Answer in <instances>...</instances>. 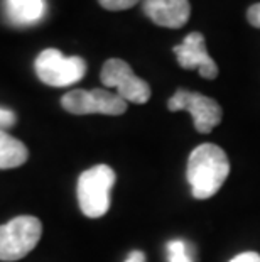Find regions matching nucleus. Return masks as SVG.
Listing matches in <instances>:
<instances>
[{
    "instance_id": "423d86ee",
    "label": "nucleus",
    "mask_w": 260,
    "mask_h": 262,
    "mask_svg": "<svg viewBox=\"0 0 260 262\" xmlns=\"http://www.w3.org/2000/svg\"><path fill=\"white\" fill-rule=\"evenodd\" d=\"M168 108L171 112H179V110L190 112L200 134H209L223 119V110L217 100L198 92L178 90L169 98Z\"/></svg>"
},
{
    "instance_id": "0eeeda50",
    "label": "nucleus",
    "mask_w": 260,
    "mask_h": 262,
    "mask_svg": "<svg viewBox=\"0 0 260 262\" xmlns=\"http://www.w3.org/2000/svg\"><path fill=\"white\" fill-rule=\"evenodd\" d=\"M100 78L105 86L115 88L117 95H120L125 102L142 105L151 98V86H149V83L137 76L132 71L130 64L125 63L124 59L112 58L105 61Z\"/></svg>"
},
{
    "instance_id": "9d476101",
    "label": "nucleus",
    "mask_w": 260,
    "mask_h": 262,
    "mask_svg": "<svg viewBox=\"0 0 260 262\" xmlns=\"http://www.w3.org/2000/svg\"><path fill=\"white\" fill-rule=\"evenodd\" d=\"M5 12L17 26H32L46 14V0H5Z\"/></svg>"
},
{
    "instance_id": "9b49d317",
    "label": "nucleus",
    "mask_w": 260,
    "mask_h": 262,
    "mask_svg": "<svg viewBox=\"0 0 260 262\" xmlns=\"http://www.w3.org/2000/svg\"><path fill=\"white\" fill-rule=\"evenodd\" d=\"M29 158L27 147L19 139L0 130V169H12L22 166Z\"/></svg>"
},
{
    "instance_id": "dca6fc26",
    "label": "nucleus",
    "mask_w": 260,
    "mask_h": 262,
    "mask_svg": "<svg viewBox=\"0 0 260 262\" xmlns=\"http://www.w3.org/2000/svg\"><path fill=\"white\" fill-rule=\"evenodd\" d=\"M230 262H260V254L257 252H242Z\"/></svg>"
},
{
    "instance_id": "7ed1b4c3",
    "label": "nucleus",
    "mask_w": 260,
    "mask_h": 262,
    "mask_svg": "<svg viewBox=\"0 0 260 262\" xmlns=\"http://www.w3.org/2000/svg\"><path fill=\"white\" fill-rule=\"evenodd\" d=\"M42 225L36 216H17L0 225V260L12 262L26 257L41 241Z\"/></svg>"
},
{
    "instance_id": "f03ea898",
    "label": "nucleus",
    "mask_w": 260,
    "mask_h": 262,
    "mask_svg": "<svg viewBox=\"0 0 260 262\" xmlns=\"http://www.w3.org/2000/svg\"><path fill=\"white\" fill-rule=\"evenodd\" d=\"M115 185V171L98 164L81 172L78 180V203L83 215L100 219L110 208V193Z\"/></svg>"
},
{
    "instance_id": "20e7f679",
    "label": "nucleus",
    "mask_w": 260,
    "mask_h": 262,
    "mask_svg": "<svg viewBox=\"0 0 260 262\" xmlns=\"http://www.w3.org/2000/svg\"><path fill=\"white\" fill-rule=\"evenodd\" d=\"M36 75L49 86H69L86 75V63L80 56H64L58 49H44L36 59Z\"/></svg>"
},
{
    "instance_id": "f8f14e48",
    "label": "nucleus",
    "mask_w": 260,
    "mask_h": 262,
    "mask_svg": "<svg viewBox=\"0 0 260 262\" xmlns=\"http://www.w3.org/2000/svg\"><path fill=\"white\" fill-rule=\"evenodd\" d=\"M166 254H168V262H195L191 255V247L179 238L166 244Z\"/></svg>"
},
{
    "instance_id": "39448f33",
    "label": "nucleus",
    "mask_w": 260,
    "mask_h": 262,
    "mask_svg": "<svg viewBox=\"0 0 260 262\" xmlns=\"http://www.w3.org/2000/svg\"><path fill=\"white\" fill-rule=\"evenodd\" d=\"M61 105L66 112L73 115H122L127 110V102L117 93L103 88L95 90H71L61 98Z\"/></svg>"
},
{
    "instance_id": "f257e3e1",
    "label": "nucleus",
    "mask_w": 260,
    "mask_h": 262,
    "mask_svg": "<svg viewBox=\"0 0 260 262\" xmlns=\"http://www.w3.org/2000/svg\"><path fill=\"white\" fill-rule=\"evenodd\" d=\"M230 172V161L225 150L215 144H201L191 150L187 159V183L196 200L215 196Z\"/></svg>"
},
{
    "instance_id": "6e6552de",
    "label": "nucleus",
    "mask_w": 260,
    "mask_h": 262,
    "mask_svg": "<svg viewBox=\"0 0 260 262\" xmlns=\"http://www.w3.org/2000/svg\"><path fill=\"white\" fill-rule=\"evenodd\" d=\"M176 59L184 70H200V75L206 80H215L218 76V66L206 51V41L201 32H191L184 41L174 46Z\"/></svg>"
},
{
    "instance_id": "2eb2a0df",
    "label": "nucleus",
    "mask_w": 260,
    "mask_h": 262,
    "mask_svg": "<svg viewBox=\"0 0 260 262\" xmlns=\"http://www.w3.org/2000/svg\"><path fill=\"white\" fill-rule=\"evenodd\" d=\"M247 19L253 27H258L260 29V4L250 5V9L247 10Z\"/></svg>"
},
{
    "instance_id": "ddd939ff",
    "label": "nucleus",
    "mask_w": 260,
    "mask_h": 262,
    "mask_svg": "<svg viewBox=\"0 0 260 262\" xmlns=\"http://www.w3.org/2000/svg\"><path fill=\"white\" fill-rule=\"evenodd\" d=\"M98 2L107 10H125L134 7L139 0H98Z\"/></svg>"
},
{
    "instance_id": "f3484780",
    "label": "nucleus",
    "mask_w": 260,
    "mask_h": 262,
    "mask_svg": "<svg viewBox=\"0 0 260 262\" xmlns=\"http://www.w3.org/2000/svg\"><path fill=\"white\" fill-rule=\"evenodd\" d=\"M125 262H146V254L142 250H132L129 257L125 259Z\"/></svg>"
},
{
    "instance_id": "4468645a",
    "label": "nucleus",
    "mask_w": 260,
    "mask_h": 262,
    "mask_svg": "<svg viewBox=\"0 0 260 262\" xmlns=\"http://www.w3.org/2000/svg\"><path fill=\"white\" fill-rule=\"evenodd\" d=\"M17 120V117L9 108H2L0 107V130L2 129H7V127H12Z\"/></svg>"
},
{
    "instance_id": "1a4fd4ad",
    "label": "nucleus",
    "mask_w": 260,
    "mask_h": 262,
    "mask_svg": "<svg viewBox=\"0 0 260 262\" xmlns=\"http://www.w3.org/2000/svg\"><path fill=\"white\" fill-rule=\"evenodd\" d=\"M144 12L154 24L179 29L190 20L191 5L190 0H144Z\"/></svg>"
}]
</instances>
